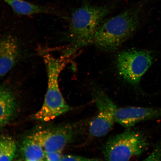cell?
Here are the masks:
<instances>
[{"label":"cell","instance_id":"1","mask_svg":"<svg viewBox=\"0 0 161 161\" xmlns=\"http://www.w3.org/2000/svg\"><path fill=\"white\" fill-rule=\"evenodd\" d=\"M141 11L140 6L135 7L104 19L94 36L93 43L104 51L118 49L139 27Z\"/></svg>","mask_w":161,"mask_h":161},{"label":"cell","instance_id":"2","mask_svg":"<svg viewBox=\"0 0 161 161\" xmlns=\"http://www.w3.org/2000/svg\"><path fill=\"white\" fill-rule=\"evenodd\" d=\"M43 58L47 72V89L43 106L34 117L37 120L48 122L70 110L59 86L60 74L68 63V59L66 57L56 58L49 53L44 54Z\"/></svg>","mask_w":161,"mask_h":161},{"label":"cell","instance_id":"3","mask_svg":"<svg viewBox=\"0 0 161 161\" xmlns=\"http://www.w3.org/2000/svg\"><path fill=\"white\" fill-rule=\"evenodd\" d=\"M111 9L110 6L108 5H86L74 11L70 21L69 35L75 48L93 43L98 28Z\"/></svg>","mask_w":161,"mask_h":161},{"label":"cell","instance_id":"4","mask_svg":"<svg viewBox=\"0 0 161 161\" xmlns=\"http://www.w3.org/2000/svg\"><path fill=\"white\" fill-rule=\"evenodd\" d=\"M148 146V140L142 133L128 130L111 138L104 145L103 153L107 160L128 161L140 155Z\"/></svg>","mask_w":161,"mask_h":161},{"label":"cell","instance_id":"5","mask_svg":"<svg viewBox=\"0 0 161 161\" xmlns=\"http://www.w3.org/2000/svg\"><path fill=\"white\" fill-rule=\"evenodd\" d=\"M153 60L152 54L146 50H124L119 53L117 58V68L126 81L137 85L152 65Z\"/></svg>","mask_w":161,"mask_h":161},{"label":"cell","instance_id":"6","mask_svg":"<svg viewBox=\"0 0 161 161\" xmlns=\"http://www.w3.org/2000/svg\"><path fill=\"white\" fill-rule=\"evenodd\" d=\"M78 131L77 125L68 124L39 130L31 135L43 147L45 153H62L75 139Z\"/></svg>","mask_w":161,"mask_h":161},{"label":"cell","instance_id":"7","mask_svg":"<svg viewBox=\"0 0 161 161\" xmlns=\"http://www.w3.org/2000/svg\"><path fill=\"white\" fill-rule=\"evenodd\" d=\"M94 99L98 112L97 115L90 122V133L92 136L101 137L106 135L112 128L115 122V104L104 92L97 90Z\"/></svg>","mask_w":161,"mask_h":161},{"label":"cell","instance_id":"8","mask_svg":"<svg viewBox=\"0 0 161 161\" xmlns=\"http://www.w3.org/2000/svg\"><path fill=\"white\" fill-rule=\"evenodd\" d=\"M161 108L137 107L117 108L115 122L126 128H130L142 121L160 117Z\"/></svg>","mask_w":161,"mask_h":161},{"label":"cell","instance_id":"9","mask_svg":"<svg viewBox=\"0 0 161 161\" xmlns=\"http://www.w3.org/2000/svg\"><path fill=\"white\" fill-rule=\"evenodd\" d=\"M21 48L14 36L8 35L0 39V77L5 76L20 59Z\"/></svg>","mask_w":161,"mask_h":161},{"label":"cell","instance_id":"10","mask_svg":"<svg viewBox=\"0 0 161 161\" xmlns=\"http://www.w3.org/2000/svg\"><path fill=\"white\" fill-rule=\"evenodd\" d=\"M17 110V100L13 92L8 88L0 85V127L8 123Z\"/></svg>","mask_w":161,"mask_h":161},{"label":"cell","instance_id":"11","mask_svg":"<svg viewBox=\"0 0 161 161\" xmlns=\"http://www.w3.org/2000/svg\"><path fill=\"white\" fill-rule=\"evenodd\" d=\"M20 151L24 160L39 161L45 160V153L43 147L31 135L24 139L20 147Z\"/></svg>","mask_w":161,"mask_h":161},{"label":"cell","instance_id":"12","mask_svg":"<svg viewBox=\"0 0 161 161\" xmlns=\"http://www.w3.org/2000/svg\"><path fill=\"white\" fill-rule=\"evenodd\" d=\"M18 14L28 15L39 14H52L48 8L34 4L24 0H3Z\"/></svg>","mask_w":161,"mask_h":161},{"label":"cell","instance_id":"13","mask_svg":"<svg viewBox=\"0 0 161 161\" xmlns=\"http://www.w3.org/2000/svg\"><path fill=\"white\" fill-rule=\"evenodd\" d=\"M17 146L11 137L0 136V161H11L17 156Z\"/></svg>","mask_w":161,"mask_h":161},{"label":"cell","instance_id":"14","mask_svg":"<svg viewBox=\"0 0 161 161\" xmlns=\"http://www.w3.org/2000/svg\"><path fill=\"white\" fill-rule=\"evenodd\" d=\"M95 160H99L96 159H90L85 158V157L72 155H65L62 156L60 161H84Z\"/></svg>","mask_w":161,"mask_h":161},{"label":"cell","instance_id":"15","mask_svg":"<svg viewBox=\"0 0 161 161\" xmlns=\"http://www.w3.org/2000/svg\"><path fill=\"white\" fill-rule=\"evenodd\" d=\"M62 155L61 153L58 152H45V160L47 161H60Z\"/></svg>","mask_w":161,"mask_h":161},{"label":"cell","instance_id":"16","mask_svg":"<svg viewBox=\"0 0 161 161\" xmlns=\"http://www.w3.org/2000/svg\"><path fill=\"white\" fill-rule=\"evenodd\" d=\"M161 158V146H158L155 148L152 154L145 160H159Z\"/></svg>","mask_w":161,"mask_h":161}]
</instances>
